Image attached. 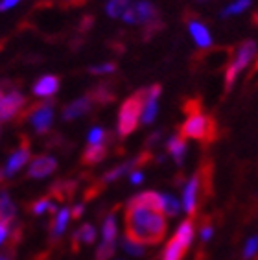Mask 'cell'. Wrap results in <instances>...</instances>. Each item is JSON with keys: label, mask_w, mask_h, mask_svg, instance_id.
I'll use <instances>...</instances> for the list:
<instances>
[{"label": "cell", "mask_w": 258, "mask_h": 260, "mask_svg": "<svg viewBox=\"0 0 258 260\" xmlns=\"http://www.w3.org/2000/svg\"><path fill=\"white\" fill-rule=\"evenodd\" d=\"M17 2H19V0H2V2H0V11L10 10V8H13Z\"/></svg>", "instance_id": "40"}, {"label": "cell", "mask_w": 258, "mask_h": 260, "mask_svg": "<svg viewBox=\"0 0 258 260\" xmlns=\"http://www.w3.org/2000/svg\"><path fill=\"white\" fill-rule=\"evenodd\" d=\"M133 0H109L105 4V13L111 17V19H118L127 11V8L131 6Z\"/></svg>", "instance_id": "24"}, {"label": "cell", "mask_w": 258, "mask_h": 260, "mask_svg": "<svg viewBox=\"0 0 258 260\" xmlns=\"http://www.w3.org/2000/svg\"><path fill=\"white\" fill-rule=\"evenodd\" d=\"M194 179H196V186H198V212H199V207L203 209L214 194V160L210 157L201 159L198 170L194 174Z\"/></svg>", "instance_id": "7"}, {"label": "cell", "mask_w": 258, "mask_h": 260, "mask_svg": "<svg viewBox=\"0 0 258 260\" xmlns=\"http://www.w3.org/2000/svg\"><path fill=\"white\" fill-rule=\"evenodd\" d=\"M28 160H30V139L26 135H20L19 150L10 157V160H8V165L4 168V175L6 177H13Z\"/></svg>", "instance_id": "14"}, {"label": "cell", "mask_w": 258, "mask_h": 260, "mask_svg": "<svg viewBox=\"0 0 258 260\" xmlns=\"http://www.w3.org/2000/svg\"><path fill=\"white\" fill-rule=\"evenodd\" d=\"M179 210H181V207H179V201L175 200L174 196L163 194V212H164V216L174 218V216L179 214Z\"/></svg>", "instance_id": "28"}, {"label": "cell", "mask_w": 258, "mask_h": 260, "mask_svg": "<svg viewBox=\"0 0 258 260\" xmlns=\"http://www.w3.org/2000/svg\"><path fill=\"white\" fill-rule=\"evenodd\" d=\"M251 6V0H236L234 4L227 6L223 11H221V17L223 19H227V17L231 15H238V13H242V11H245Z\"/></svg>", "instance_id": "29"}, {"label": "cell", "mask_w": 258, "mask_h": 260, "mask_svg": "<svg viewBox=\"0 0 258 260\" xmlns=\"http://www.w3.org/2000/svg\"><path fill=\"white\" fill-rule=\"evenodd\" d=\"M114 144V133L102 144H89V148L81 153V165L83 166H96L104 162L111 153V146Z\"/></svg>", "instance_id": "13"}, {"label": "cell", "mask_w": 258, "mask_h": 260, "mask_svg": "<svg viewBox=\"0 0 258 260\" xmlns=\"http://www.w3.org/2000/svg\"><path fill=\"white\" fill-rule=\"evenodd\" d=\"M59 83H61L59 76H54V74L43 76V78H39L34 83L31 92L35 96H39V98H52L59 90Z\"/></svg>", "instance_id": "17"}, {"label": "cell", "mask_w": 258, "mask_h": 260, "mask_svg": "<svg viewBox=\"0 0 258 260\" xmlns=\"http://www.w3.org/2000/svg\"><path fill=\"white\" fill-rule=\"evenodd\" d=\"M4 170H0V186H2V183H4Z\"/></svg>", "instance_id": "43"}, {"label": "cell", "mask_w": 258, "mask_h": 260, "mask_svg": "<svg viewBox=\"0 0 258 260\" xmlns=\"http://www.w3.org/2000/svg\"><path fill=\"white\" fill-rule=\"evenodd\" d=\"M122 247H124L125 253H129L131 256H144L146 255V245L135 244V242L127 240V238H122Z\"/></svg>", "instance_id": "31"}, {"label": "cell", "mask_w": 258, "mask_h": 260, "mask_svg": "<svg viewBox=\"0 0 258 260\" xmlns=\"http://www.w3.org/2000/svg\"><path fill=\"white\" fill-rule=\"evenodd\" d=\"M69 220H70V209L63 207V209L55 214L54 220L50 221V242H52V244L57 242L61 236H63L64 229L69 225Z\"/></svg>", "instance_id": "20"}, {"label": "cell", "mask_w": 258, "mask_h": 260, "mask_svg": "<svg viewBox=\"0 0 258 260\" xmlns=\"http://www.w3.org/2000/svg\"><path fill=\"white\" fill-rule=\"evenodd\" d=\"M54 105H55V100H52V98H46L45 102L28 104L24 109H22V113L17 116V124H24V122L30 118L35 131H37L39 135L48 133L50 127H52V122H54Z\"/></svg>", "instance_id": "6"}, {"label": "cell", "mask_w": 258, "mask_h": 260, "mask_svg": "<svg viewBox=\"0 0 258 260\" xmlns=\"http://www.w3.org/2000/svg\"><path fill=\"white\" fill-rule=\"evenodd\" d=\"M111 135H113V131H105L104 127H92L89 137H87V140H89V144H102V142H105Z\"/></svg>", "instance_id": "30"}, {"label": "cell", "mask_w": 258, "mask_h": 260, "mask_svg": "<svg viewBox=\"0 0 258 260\" xmlns=\"http://www.w3.org/2000/svg\"><path fill=\"white\" fill-rule=\"evenodd\" d=\"M177 133L184 139L198 140L203 148H210L214 142L219 140V122L218 116L212 113H198V115L186 116V120L177 127Z\"/></svg>", "instance_id": "2"}, {"label": "cell", "mask_w": 258, "mask_h": 260, "mask_svg": "<svg viewBox=\"0 0 258 260\" xmlns=\"http://www.w3.org/2000/svg\"><path fill=\"white\" fill-rule=\"evenodd\" d=\"M15 216H17L15 203L11 201L8 192H2V194H0V223L11 225L13 220H15Z\"/></svg>", "instance_id": "21"}, {"label": "cell", "mask_w": 258, "mask_h": 260, "mask_svg": "<svg viewBox=\"0 0 258 260\" xmlns=\"http://www.w3.org/2000/svg\"><path fill=\"white\" fill-rule=\"evenodd\" d=\"M26 210H28L30 214H35V216L45 214L46 210H48L50 214H57V207L52 203V200H50L48 196H45V198H41V200L30 203V205L26 207Z\"/></svg>", "instance_id": "22"}, {"label": "cell", "mask_w": 258, "mask_h": 260, "mask_svg": "<svg viewBox=\"0 0 258 260\" xmlns=\"http://www.w3.org/2000/svg\"><path fill=\"white\" fill-rule=\"evenodd\" d=\"M57 170V160L50 155H39L30 162L28 168V177L31 179H43L46 175L54 174Z\"/></svg>", "instance_id": "16"}, {"label": "cell", "mask_w": 258, "mask_h": 260, "mask_svg": "<svg viewBox=\"0 0 258 260\" xmlns=\"http://www.w3.org/2000/svg\"><path fill=\"white\" fill-rule=\"evenodd\" d=\"M256 54V41L254 39H245L242 43L234 46V55L233 61L227 65V70H225V81H223V96L221 98H227L233 90L234 83H236V78L240 76L243 69H247V65L251 63V59Z\"/></svg>", "instance_id": "5"}, {"label": "cell", "mask_w": 258, "mask_h": 260, "mask_svg": "<svg viewBox=\"0 0 258 260\" xmlns=\"http://www.w3.org/2000/svg\"><path fill=\"white\" fill-rule=\"evenodd\" d=\"M183 22H184V24H188L190 34H192L194 41H196V45L199 46V50H205V48H209V46L212 45V37H210V34H209V28L201 22L198 11L184 10Z\"/></svg>", "instance_id": "9"}, {"label": "cell", "mask_w": 258, "mask_h": 260, "mask_svg": "<svg viewBox=\"0 0 258 260\" xmlns=\"http://www.w3.org/2000/svg\"><path fill=\"white\" fill-rule=\"evenodd\" d=\"M125 238L140 245H159L168 233L163 210L127 201L124 212Z\"/></svg>", "instance_id": "1"}, {"label": "cell", "mask_w": 258, "mask_h": 260, "mask_svg": "<svg viewBox=\"0 0 258 260\" xmlns=\"http://www.w3.org/2000/svg\"><path fill=\"white\" fill-rule=\"evenodd\" d=\"M160 17L159 8L155 4H151L149 0H140V2H135L133 6H129L127 11H125L122 19L127 24H140L144 26L151 20H157Z\"/></svg>", "instance_id": "8"}, {"label": "cell", "mask_w": 258, "mask_h": 260, "mask_svg": "<svg viewBox=\"0 0 258 260\" xmlns=\"http://www.w3.org/2000/svg\"><path fill=\"white\" fill-rule=\"evenodd\" d=\"M57 2H59V6L63 8V10H74V8L85 6L89 0H57Z\"/></svg>", "instance_id": "36"}, {"label": "cell", "mask_w": 258, "mask_h": 260, "mask_svg": "<svg viewBox=\"0 0 258 260\" xmlns=\"http://www.w3.org/2000/svg\"><path fill=\"white\" fill-rule=\"evenodd\" d=\"M78 186H80V177L78 179H70V177L57 179L55 183H52L46 196L50 200H55L57 203H69V201L74 200Z\"/></svg>", "instance_id": "12"}, {"label": "cell", "mask_w": 258, "mask_h": 260, "mask_svg": "<svg viewBox=\"0 0 258 260\" xmlns=\"http://www.w3.org/2000/svg\"><path fill=\"white\" fill-rule=\"evenodd\" d=\"M163 137H164V129H157V131H153L151 135L146 139V142H144V150H153L155 146H159V142L163 140Z\"/></svg>", "instance_id": "35"}, {"label": "cell", "mask_w": 258, "mask_h": 260, "mask_svg": "<svg viewBox=\"0 0 258 260\" xmlns=\"http://www.w3.org/2000/svg\"><path fill=\"white\" fill-rule=\"evenodd\" d=\"M96 19L94 15H83L80 19V22H78V26H76V31H78V35H87L90 30H92V26H94Z\"/></svg>", "instance_id": "34"}, {"label": "cell", "mask_w": 258, "mask_h": 260, "mask_svg": "<svg viewBox=\"0 0 258 260\" xmlns=\"http://www.w3.org/2000/svg\"><path fill=\"white\" fill-rule=\"evenodd\" d=\"M116 253V242H102L96 249L94 260H111Z\"/></svg>", "instance_id": "27"}, {"label": "cell", "mask_w": 258, "mask_h": 260, "mask_svg": "<svg viewBox=\"0 0 258 260\" xmlns=\"http://www.w3.org/2000/svg\"><path fill=\"white\" fill-rule=\"evenodd\" d=\"M181 111H183L184 116H192L198 115L201 111H205V105L201 96H184L181 100Z\"/></svg>", "instance_id": "23"}, {"label": "cell", "mask_w": 258, "mask_h": 260, "mask_svg": "<svg viewBox=\"0 0 258 260\" xmlns=\"http://www.w3.org/2000/svg\"><path fill=\"white\" fill-rule=\"evenodd\" d=\"M96 111V105L92 104L89 96L85 94L78 100H74L72 104H69L67 107L63 109V120L64 122H70V120H76V118H80V116L89 115V113H94Z\"/></svg>", "instance_id": "15"}, {"label": "cell", "mask_w": 258, "mask_h": 260, "mask_svg": "<svg viewBox=\"0 0 258 260\" xmlns=\"http://www.w3.org/2000/svg\"><path fill=\"white\" fill-rule=\"evenodd\" d=\"M116 70H118V65H116L114 61L104 63V65L89 67V72H90V74H96V76H102V74H116Z\"/></svg>", "instance_id": "33"}, {"label": "cell", "mask_w": 258, "mask_h": 260, "mask_svg": "<svg viewBox=\"0 0 258 260\" xmlns=\"http://www.w3.org/2000/svg\"><path fill=\"white\" fill-rule=\"evenodd\" d=\"M233 45L209 46L205 50L194 52L188 61V67L192 72H218L221 69H227V65L233 61Z\"/></svg>", "instance_id": "4"}, {"label": "cell", "mask_w": 258, "mask_h": 260, "mask_svg": "<svg viewBox=\"0 0 258 260\" xmlns=\"http://www.w3.org/2000/svg\"><path fill=\"white\" fill-rule=\"evenodd\" d=\"M164 148H166V151H168V155L175 160V165L183 166L184 157H186V148H188L184 137H181L179 133H175L174 137H170V139L166 140Z\"/></svg>", "instance_id": "18"}, {"label": "cell", "mask_w": 258, "mask_h": 260, "mask_svg": "<svg viewBox=\"0 0 258 260\" xmlns=\"http://www.w3.org/2000/svg\"><path fill=\"white\" fill-rule=\"evenodd\" d=\"M146 102V87L135 90L133 94L127 96L124 104L120 105L118 111V122H116V135L118 139H127L131 133L137 131L142 118V109Z\"/></svg>", "instance_id": "3"}, {"label": "cell", "mask_w": 258, "mask_h": 260, "mask_svg": "<svg viewBox=\"0 0 258 260\" xmlns=\"http://www.w3.org/2000/svg\"><path fill=\"white\" fill-rule=\"evenodd\" d=\"M83 212H85V203H78V205H74L72 209H70V218L80 220L81 216H83Z\"/></svg>", "instance_id": "37"}, {"label": "cell", "mask_w": 258, "mask_h": 260, "mask_svg": "<svg viewBox=\"0 0 258 260\" xmlns=\"http://www.w3.org/2000/svg\"><path fill=\"white\" fill-rule=\"evenodd\" d=\"M157 107H159V104H157V100H155V98H146L144 111H142V118H140V120L144 122L146 125L153 124L155 116H157Z\"/></svg>", "instance_id": "26"}, {"label": "cell", "mask_w": 258, "mask_h": 260, "mask_svg": "<svg viewBox=\"0 0 258 260\" xmlns=\"http://www.w3.org/2000/svg\"><path fill=\"white\" fill-rule=\"evenodd\" d=\"M129 181H131V185H140L142 181H144V174L140 170H135V172H131V175H129Z\"/></svg>", "instance_id": "38"}, {"label": "cell", "mask_w": 258, "mask_h": 260, "mask_svg": "<svg viewBox=\"0 0 258 260\" xmlns=\"http://www.w3.org/2000/svg\"><path fill=\"white\" fill-rule=\"evenodd\" d=\"M258 74V59H256V63H254V67H253V72H251V76H249V80L253 78V76H256Z\"/></svg>", "instance_id": "42"}, {"label": "cell", "mask_w": 258, "mask_h": 260, "mask_svg": "<svg viewBox=\"0 0 258 260\" xmlns=\"http://www.w3.org/2000/svg\"><path fill=\"white\" fill-rule=\"evenodd\" d=\"M26 105H28V100L24 98V94H20L19 90L11 89L8 94L2 96L0 100V120H13L17 116L22 113Z\"/></svg>", "instance_id": "11"}, {"label": "cell", "mask_w": 258, "mask_h": 260, "mask_svg": "<svg viewBox=\"0 0 258 260\" xmlns=\"http://www.w3.org/2000/svg\"><path fill=\"white\" fill-rule=\"evenodd\" d=\"M94 240H96L94 225H90V223H83L80 229L72 233V238H70V249L74 251V253H78L81 245L83 244H87V245L94 244Z\"/></svg>", "instance_id": "19"}, {"label": "cell", "mask_w": 258, "mask_h": 260, "mask_svg": "<svg viewBox=\"0 0 258 260\" xmlns=\"http://www.w3.org/2000/svg\"><path fill=\"white\" fill-rule=\"evenodd\" d=\"M163 30H164V22H163V20H160V19L151 20V22L144 24V30H142V41H144V43H149V41L153 39L155 35H159Z\"/></svg>", "instance_id": "25"}, {"label": "cell", "mask_w": 258, "mask_h": 260, "mask_svg": "<svg viewBox=\"0 0 258 260\" xmlns=\"http://www.w3.org/2000/svg\"><path fill=\"white\" fill-rule=\"evenodd\" d=\"M251 22L258 28V11H253V15H251Z\"/></svg>", "instance_id": "41"}, {"label": "cell", "mask_w": 258, "mask_h": 260, "mask_svg": "<svg viewBox=\"0 0 258 260\" xmlns=\"http://www.w3.org/2000/svg\"><path fill=\"white\" fill-rule=\"evenodd\" d=\"M256 253H258V235H254L245 242V247L242 251V260H251L253 256H256Z\"/></svg>", "instance_id": "32"}, {"label": "cell", "mask_w": 258, "mask_h": 260, "mask_svg": "<svg viewBox=\"0 0 258 260\" xmlns=\"http://www.w3.org/2000/svg\"><path fill=\"white\" fill-rule=\"evenodd\" d=\"M0 260H8V258H6V256H0Z\"/></svg>", "instance_id": "44"}, {"label": "cell", "mask_w": 258, "mask_h": 260, "mask_svg": "<svg viewBox=\"0 0 258 260\" xmlns=\"http://www.w3.org/2000/svg\"><path fill=\"white\" fill-rule=\"evenodd\" d=\"M8 235H10V225H4V223H0V244H2V242H6Z\"/></svg>", "instance_id": "39"}, {"label": "cell", "mask_w": 258, "mask_h": 260, "mask_svg": "<svg viewBox=\"0 0 258 260\" xmlns=\"http://www.w3.org/2000/svg\"><path fill=\"white\" fill-rule=\"evenodd\" d=\"M87 96L96 105V109L111 105L113 102H116V96H118V81H114V78L100 81V83L92 85V89L87 92Z\"/></svg>", "instance_id": "10"}]
</instances>
